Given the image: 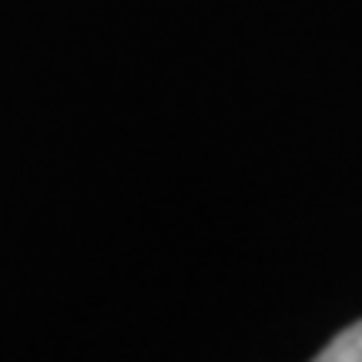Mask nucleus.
Masks as SVG:
<instances>
[{"mask_svg":"<svg viewBox=\"0 0 362 362\" xmlns=\"http://www.w3.org/2000/svg\"><path fill=\"white\" fill-rule=\"evenodd\" d=\"M315 362H362V319L352 322L349 329H342V332L315 356Z\"/></svg>","mask_w":362,"mask_h":362,"instance_id":"1","label":"nucleus"}]
</instances>
